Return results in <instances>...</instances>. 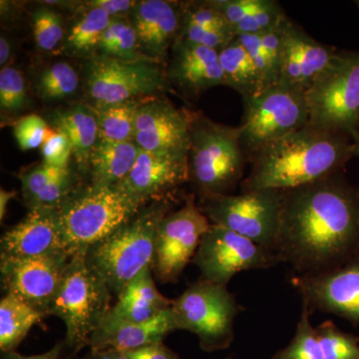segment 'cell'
I'll return each instance as SVG.
<instances>
[{"instance_id":"cell-9","label":"cell","mask_w":359,"mask_h":359,"mask_svg":"<svg viewBox=\"0 0 359 359\" xmlns=\"http://www.w3.org/2000/svg\"><path fill=\"white\" fill-rule=\"evenodd\" d=\"M243 103L244 112L238 130L248 162L264 146L308 125L304 90L276 84L259 95L243 98Z\"/></svg>"},{"instance_id":"cell-22","label":"cell","mask_w":359,"mask_h":359,"mask_svg":"<svg viewBox=\"0 0 359 359\" xmlns=\"http://www.w3.org/2000/svg\"><path fill=\"white\" fill-rule=\"evenodd\" d=\"M182 11L168 1L145 0L134 8V28L139 43L151 58H162L179 39Z\"/></svg>"},{"instance_id":"cell-28","label":"cell","mask_w":359,"mask_h":359,"mask_svg":"<svg viewBox=\"0 0 359 359\" xmlns=\"http://www.w3.org/2000/svg\"><path fill=\"white\" fill-rule=\"evenodd\" d=\"M285 21L278 27L262 34L238 36L254 62L263 91L278 84L280 44Z\"/></svg>"},{"instance_id":"cell-5","label":"cell","mask_w":359,"mask_h":359,"mask_svg":"<svg viewBox=\"0 0 359 359\" xmlns=\"http://www.w3.org/2000/svg\"><path fill=\"white\" fill-rule=\"evenodd\" d=\"M86 250H79L70 257L48 309V316H56L65 323V346L74 354L89 346L92 334L112 308V292L90 266Z\"/></svg>"},{"instance_id":"cell-11","label":"cell","mask_w":359,"mask_h":359,"mask_svg":"<svg viewBox=\"0 0 359 359\" xmlns=\"http://www.w3.org/2000/svg\"><path fill=\"white\" fill-rule=\"evenodd\" d=\"M193 263L200 269V280L226 287L241 271L271 268L278 262L266 248L212 224L201 240Z\"/></svg>"},{"instance_id":"cell-25","label":"cell","mask_w":359,"mask_h":359,"mask_svg":"<svg viewBox=\"0 0 359 359\" xmlns=\"http://www.w3.org/2000/svg\"><path fill=\"white\" fill-rule=\"evenodd\" d=\"M55 128L72 144L73 156L82 171L89 169L90 155L98 141V125L93 109L79 105L55 115Z\"/></svg>"},{"instance_id":"cell-42","label":"cell","mask_w":359,"mask_h":359,"mask_svg":"<svg viewBox=\"0 0 359 359\" xmlns=\"http://www.w3.org/2000/svg\"><path fill=\"white\" fill-rule=\"evenodd\" d=\"M87 4L89 6L102 9L112 18L118 14L127 13L131 8H135L137 2L130 1V0H95V1H89Z\"/></svg>"},{"instance_id":"cell-38","label":"cell","mask_w":359,"mask_h":359,"mask_svg":"<svg viewBox=\"0 0 359 359\" xmlns=\"http://www.w3.org/2000/svg\"><path fill=\"white\" fill-rule=\"evenodd\" d=\"M48 126L46 122L40 116L28 115L16 122L14 136L21 150H33L41 147Z\"/></svg>"},{"instance_id":"cell-4","label":"cell","mask_w":359,"mask_h":359,"mask_svg":"<svg viewBox=\"0 0 359 359\" xmlns=\"http://www.w3.org/2000/svg\"><path fill=\"white\" fill-rule=\"evenodd\" d=\"M189 169L200 199L231 195L242 184L247 156L238 127L226 126L189 113Z\"/></svg>"},{"instance_id":"cell-43","label":"cell","mask_w":359,"mask_h":359,"mask_svg":"<svg viewBox=\"0 0 359 359\" xmlns=\"http://www.w3.org/2000/svg\"><path fill=\"white\" fill-rule=\"evenodd\" d=\"M65 346V342H58L46 353L29 356L22 355V354L18 353V351L1 353V359H66L62 358Z\"/></svg>"},{"instance_id":"cell-1","label":"cell","mask_w":359,"mask_h":359,"mask_svg":"<svg viewBox=\"0 0 359 359\" xmlns=\"http://www.w3.org/2000/svg\"><path fill=\"white\" fill-rule=\"evenodd\" d=\"M280 194L278 262L297 275H313L359 254V191L339 174Z\"/></svg>"},{"instance_id":"cell-10","label":"cell","mask_w":359,"mask_h":359,"mask_svg":"<svg viewBox=\"0 0 359 359\" xmlns=\"http://www.w3.org/2000/svg\"><path fill=\"white\" fill-rule=\"evenodd\" d=\"M280 202V191L252 190L205 198L200 200L199 207L211 224L235 231L273 252Z\"/></svg>"},{"instance_id":"cell-3","label":"cell","mask_w":359,"mask_h":359,"mask_svg":"<svg viewBox=\"0 0 359 359\" xmlns=\"http://www.w3.org/2000/svg\"><path fill=\"white\" fill-rule=\"evenodd\" d=\"M166 205L140 210L126 223L86 250V259L116 295L155 263L156 237Z\"/></svg>"},{"instance_id":"cell-48","label":"cell","mask_w":359,"mask_h":359,"mask_svg":"<svg viewBox=\"0 0 359 359\" xmlns=\"http://www.w3.org/2000/svg\"><path fill=\"white\" fill-rule=\"evenodd\" d=\"M356 6H358V7L359 8V1H356Z\"/></svg>"},{"instance_id":"cell-13","label":"cell","mask_w":359,"mask_h":359,"mask_svg":"<svg viewBox=\"0 0 359 359\" xmlns=\"http://www.w3.org/2000/svg\"><path fill=\"white\" fill-rule=\"evenodd\" d=\"M87 90L96 107L143 98L164 88L160 68L150 60L93 59L87 68Z\"/></svg>"},{"instance_id":"cell-26","label":"cell","mask_w":359,"mask_h":359,"mask_svg":"<svg viewBox=\"0 0 359 359\" xmlns=\"http://www.w3.org/2000/svg\"><path fill=\"white\" fill-rule=\"evenodd\" d=\"M46 318L18 295L6 292L0 302V351H16L32 327Z\"/></svg>"},{"instance_id":"cell-6","label":"cell","mask_w":359,"mask_h":359,"mask_svg":"<svg viewBox=\"0 0 359 359\" xmlns=\"http://www.w3.org/2000/svg\"><path fill=\"white\" fill-rule=\"evenodd\" d=\"M143 205L117 187L90 185L75 190L58 208L66 252L88 250L133 218Z\"/></svg>"},{"instance_id":"cell-17","label":"cell","mask_w":359,"mask_h":359,"mask_svg":"<svg viewBox=\"0 0 359 359\" xmlns=\"http://www.w3.org/2000/svg\"><path fill=\"white\" fill-rule=\"evenodd\" d=\"M337 53L334 47L316 41L287 18L283 26L278 84L306 92Z\"/></svg>"},{"instance_id":"cell-37","label":"cell","mask_w":359,"mask_h":359,"mask_svg":"<svg viewBox=\"0 0 359 359\" xmlns=\"http://www.w3.org/2000/svg\"><path fill=\"white\" fill-rule=\"evenodd\" d=\"M43 162L50 166L66 169L73 156L72 144L68 137L58 129H47L41 146Z\"/></svg>"},{"instance_id":"cell-14","label":"cell","mask_w":359,"mask_h":359,"mask_svg":"<svg viewBox=\"0 0 359 359\" xmlns=\"http://www.w3.org/2000/svg\"><path fill=\"white\" fill-rule=\"evenodd\" d=\"M292 283L311 313L335 314L359 325V254L339 268L294 276Z\"/></svg>"},{"instance_id":"cell-8","label":"cell","mask_w":359,"mask_h":359,"mask_svg":"<svg viewBox=\"0 0 359 359\" xmlns=\"http://www.w3.org/2000/svg\"><path fill=\"white\" fill-rule=\"evenodd\" d=\"M177 330L197 335L203 351L228 348L235 337L233 323L243 308L226 287L199 280L172 302Z\"/></svg>"},{"instance_id":"cell-12","label":"cell","mask_w":359,"mask_h":359,"mask_svg":"<svg viewBox=\"0 0 359 359\" xmlns=\"http://www.w3.org/2000/svg\"><path fill=\"white\" fill-rule=\"evenodd\" d=\"M211 224L193 195L187 196L181 209L163 218L158 226L153 266L160 283L178 282Z\"/></svg>"},{"instance_id":"cell-44","label":"cell","mask_w":359,"mask_h":359,"mask_svg":"<svg viewBox=\"0 0 359 359\" xmlns=\"http://www.w3.org/2000/svg\"><path fill=\"white\" fill-rule=\"evenodd\" d=\"M16 191H6L4 189L0 190V219L1 222L6 218L7 207L9 202L16 197Z\"/></svg>"},{"instance_id":"cell-33","label":"cell","mask_w":359,"mask_h":359,"mask_svg":"<svg viewBox=\"0 0 359 359\" xmlns=\"http://www.w3.org/2000/svg\"><path fill=\"white\" fill-rule=\"evenodd\" d=\"M316 330L325 359H359V337L342 332L332 320Z\"/></svg>"},{"instance_id":"cell-24","label":"cell","mask_w":359,"mask_h":359,"mask_svg":"<svg viewBox=\"0 0 359 359\" xmlns=\"http://www.w3.org/2000/svg\"><path fill=\"white\" fill-rule=\"evenodd\" d=\"M140 150L134 141H97L89 160L91 185H119L133 169Z\"/></svg>"},{"instance_id":"cell-40","label":"cell","mask_w":359,"mask_h":359,"mask_svg":"<svg viewBox=\"0 0 359 359\" xmlns=\"http://www.w3.org/2000/svg\"><path fill=\"white\" fill-rule=\"evenodd\" d=\"M209 2L217 11L223 14L224 20L233 30L236 26L261 9L266 0H216Z\"/></svg>"},{"instance_id":"cell-16","label":"cell","mask_w":359,"mask_h":359,"mask_svg":"<svg viewBox=\"0 0 359 359\" xmlns=\"http://www.w3.org/2000/svg\"><path fill=\"white\" fill-rule=\"evenodd\" d=\"M188 181L189 154L140 150L133 169L116 187L144 205L151 200L164 201Z\"/></svg>"},{"instance_id":"cell-36","label":"cell","mask_w":359,"mask_h":359,"mask_svg":"<svg viewBox=\"0 0 359 359\" xmlns=\"http://www.w3.org/2000/svg\"><path fill=\"white\" fill-rule=\"evenodd\" d=\"M27 93L25 78L13 67L2 68L0 72V106L2 110L16 112L25 109Z\"/></svg>"},{"instance_id":"cell-7","label":"cell","mask_w":359,"mask_h":359,"mask_svg":"<svg viewBox=\"0 0 359 359\" xmlns=\"http://www.w3.org/2000/svg\"><path fill=\"white\" fill-rule=\"evenodd\" d=\"M309 126L359 137V52H339L306 91Z\"/></svg>"},{"instance_id":"cell-46","label":"cell","mask_w":359,"mask_h":359,"mask_svg":"<svg viewBox=\"0 0 359 359\" xmlns=\"http://www.w3.org/2000/svg\"><path fill=\"white\" fill-rule=\"evenodd\" d=\"M81 359H108L107 353L105 351H91L86 356Z\"/></svg>"},{"instance_id":"cell-47","label":"cell","mask_w":359,"mask_h":359,"mask_svg":"<svg viewBox=\"0 0 359 359\" xmlns=\"http://www.w3.org/2000/svg\"><path fill=\"white\" fill-rule=\"evenodd\" d=\"M353 156H359V137L353 142Z\"/></svg>"},{"instance_id":"cell-19","label":"cell","mask_w":359,"mask_h":359,"mask_svg":"<svg viewBox=\"0 0 359 359\" xmlns=\"http://www.w3.org/2000/svg\"><path fill=\"white\" fill-rule=\"evenodd\" d=\"M56 252L66 250L55 208H32L25 218L6 231L0 241V261Z\"/></svg>"},{"instance_id":"cell-2","label":"cell","mask_w":359,"mask_h":359,"mask_svg":"<svg viewBox=\"0 0 359 359\" xmlns=\"http://www.w3.org/2000/svg\"><path fill=\"white\" fill-rule=\"evenodd\" d=\"M348 135L306 126L271 142L250 156L242 191H285L339 174L351 159Z\"/></svg>"},{"instance_id":"cell-45","label":"cell","mask_w":359,"mask_h":359,"mask_svg":"<svg viewBox=\"0 0 359 359\" xmlns=\"http://www.w3.org/2000/svg\"><path fill=\"white\" fill-rule=\"evenodd\" d=\"M11 43H9L8 40L4 36L0 37V65H1V67L6 65L7 61L11 57Z\"/></svg>"},{"instance_id":"cell-34","label":"cell","mask_w":359,"mask_h":359,"mask_svg":"<svg viewBox=\"0 0 359 359\" xmlns=\"http://www.w3.org/2000/svg\"><path fill=\"white\" fill-rule=\"evenodd\" d=\"M79 85L76 71L66 62H57L40 76L39 90L45 99H62L74 93Z\"/></svg>"},{"instance_id":"cell-27","label":"cell","mask_w":359,"mask_h":359,"mask_svg":"<svg viewBox=\"0 0 359 359\" xmlns=\"http://www.w3.org/2000/svg\"><path fill=\"white\" fill-rule=\"evenodd\" d=\"M219 59L226 86L236 90L243 98L259 95L263 92L254 62L238 36L233 37L219 51Z\"/></svg>"},{"instance_id":"cell-23","label":"cell","mask_w":359,"mask_h":359,"mask_svg":"<svg viewBox=\"0 0 359 359\" xmlns=\"http://www.w3.org/2000/svg\"><path fill=\"white\" fill-rule=\"evenodd\" d=\"M153 269L134 278L118 295V301L106 318L127 323H145L171 308V299L164 297L156 287Z\"/></svg>"},{"instance_id":"cell-20","label":"cell","mask_w":359,"mask_h":359,"mask_svg":"<svg viewBox=\"0 0 359 359\" xmlns=\"http://www.w3.org/2000/svg\"><path fill=\"white\" fill-rule=\"evenodd\" d=\"M177 330L171 308L145 323H127L104 318L90 339L91 351L115 349L125 353L163 341Z\"/></svg>"},{"instance_id":"cell-41","label":"cell","mask_w":359,"mask_h":359,"mask_svg":"<svg viewBox=\"0 0 359 359\" xmlns=\"http://www.w3.org/2000/svg\"><path fill=\"white\" fill-rule=\"evenodd\" d=\"M128 359H180L172 349L165 346L164 341L125 351Z\"/></svg>"},{"instance_id":"cell-18","label":"cell","mask_w":359,"mask_h":359,"mask_svg":"<svg viewBox=\"0 0 359 359\" xmlns=\"http://www.w3.org/2000/svg\"><path fill=\"white\" fill-rule=\"evenodd\" d=\"M134 142L141 150L189 154L190 120L165 101H146L137 111Z\"/></svg>"},{"instance_id":"cell-32","label":"cell","mask_w":359,"mask_h":359,"mask_svg":"<svg viewBox=\"0 0 359 359\" xmlns=\"http://www.w3.org/2000/svg\"><path fill=\"white\" fill-rule=\"evenodd\" d=\"M138 37L133 25L123 21L113 20L104 32L98 48L104 55L122 60H145L137 53ZM151 61V60H150Z\"/></svg>"},{"instance_id":"cell-21","label":"cell","mask_w":359,"mask_h":359,"mask_svg":"<svg viewBox=\"0 0 359 359\" xmlns=\"http://www.w3.org/2000/svg\"><path fill=\"white\" fill-rule=\"evenodd\" d=\"M171 77L180 88L192 95L224 85L219 51L177 39Z\"/></svg>"},{"instance_id":"cell-31","label":"cell","mask_w":359,"mask_h":359,"mask_svg":"<svg viewBox=\"0 0 359 359\" xmlns=\"http://www.w3.org/2000/svg\"><path fill=\"white\" fill-rule=\"evenodd\" d=\"M311 311L302 304L301 318L294 339L271 359H325L316 328L309 320Z\"/></svg>"},{"instance_id":"cell-39","label":"cell","mask_w":359,"mask_h":359,"mask_svg":"<svg viewBox=\"0 0 359 359\" xmlns=\"http://www.w3.org/2000/svg\"><path fill=\"white\" fill-rule=\"evenodd\" d=\"M68 169V168H66ZM66 169L56 168L42 163L32 170L21 175V183H22V192L28 205L32 204L37 195L48 185L52 180L55 179L59 175L63 173Z\"/></svg>"},{"instance_id":"cell-15","label":"cell","mask_w":359,"mask_h":359,"mask_svg":"<svg viewBox=\"0 0 359 359\" xmlns=\"http://www.w3.org/2000/svg\"><path fill=\"white\" fill-rule=\"evenodd\" d=\"M66 252L27 259L0 261L1 283L6 292L20 297L48 316V309L70 261Z\"/></svg>"},{"instance_id":"cell-49","label":"cell","mask_w":359,"mask_h":359,"mask_svg":"<svg viewBox=\"0 0 359 359\" xmlns=\"http://www.w3.org/2000/svg\"><path fill=\"white\" fill-rule=\"evenodd\" d=\"M226 359H231V358H226Z\"/></svg>"},{"instance_id":"cell-30","label":"cell","mask_w":359,"mask_h":359,"mask_svg":"<svg viewBox=\"0 0 359 359\" xmlns=\"http://www.w3.org/2000/svg\"><path fill=\"white\" fill-rule=\"evenodd\" d=\"M112 18L102 9L92 7L81 20L73 26L68 35L66 46L73 51H87L98 47L104 32L107 30Z\"/></svg>"},{"instance_id":"cell-29","label":"cell","mask_w":359,"mask_h":359,"mask_svg":"<svg viewBox=\"0 0 359 359\" xmlns=\"http://www.w3.org/2000/svg\"><path fill=\"white\" fill-rule=\"evenodd\" d=\"M145 102L141 98L92 108L98 125V140L134 141L137 111Z\"/></svg>"},{"instance_id":"cell-35","label":"cell","mask_w":359,"mask_h":359,"mask_svg":"<svg viewBox=\"0 0 359 359\" xmlns=\"http://www.w3.org/2000/svg\"><path fill=\"white\" fill-rule=\"evenodd\" d=\"M32 28L35 42L43 51L54 50L65 36L60 15L46 7L33 13Z\"/></svg>"}]
</instances>
